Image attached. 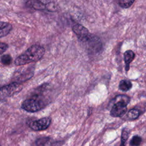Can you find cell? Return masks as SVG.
I'll return each instance as SVG.
<instances>
[{"mask_svg": "<svg viewBox=\"0 0 146 146\" xmlns=\"http://www.w3.org/2000/svg\"><path fill=\"white\" fill-rule=\"evenodd\" d=\"M44 53L45 50L43 47L38 44L33 45L24 53L18 56L14 63L17 66H22L37 62L43 57Z\"/></svg>", "mask_w": 146, "mask_h": 146, "instance_id": "cell-1", "label": "cell"}, {"mask_svg": "<svg viewBox=\"0 0 146 146\" xmlns=\"http://www.w3.org/2000/svg\"><path fill=\"white\" fill-rule=\"evenodd\" d=\"M130 102L129 96L125 95H119L114 98L113 105L111 110L110 115L112 117H121L125 113L127 106Z\"/></svg>", "mask_w": 146, "mask_h": 146, "instance_id": "cell-2", "label": "cell"}, {"mask_svg": "<svg viewBox=\"0 0 146 146\" xmlns=\"http://www.w3.org/2000/svg\"><path fill=\"white\" fill-rule=\"evenodd\" d=\"M47 104V102L43 97L39 95H35L33 97L26 99L22 103L21 107L23 110L30 112H38L43 108Z\"/></svg>", "mask_w": 146, "mask_h": 146, "instance_id": "cell-3", "label": "cell"}, {"mask_svg": "<svg viewBox=\"0 0 146 146\" xmlns=\"http://www.w3.org/2000/svg\"><path fill=\"white\" fill-rule=\"evenodd\" d=\"M22 89V84L15 82L0 88V102L5 101L7 98L18 94Z\"/></svg>", "mask_w": 146, "mask_h": 146, "instance_id": "cell-4", "label": "cell"}, {"mask_svg": "<svg viewBox=\"0 0 146 146\" xmlns=\"http://www.w3.org/2000/svg\"><path fill=\"white\" fill-rule=\"evenodd\" d=\"M51 123L50 117H44L38 120L30 121L29 125L34 131H42L47 129Z\"/></svg>", "mask_w": 146, "mask_h": 146, "instance_id": "cell-5", "label": "cell"}, {"mask_svg": "<svg viewBox=\"0 0 146 146\" xmlns=\"http://www.w3.org/2000/svg\"><path fill=\"white\" fill-rule=\"evenodd\" d=\"M72 29L74 34L81 42L85 40L91 35L88 30L86 27L79 23L75 24L72 26Z\"/></svg>", "mask_w": 146, "mask_h": 146, "instance_id": "cell-6", "label": "cell"}, {"mask_svg": "<svg viewBox=\"0 0 146 146\" xmlns=\"http://www.w3.org/2000/svg\"><path fill=\"white\" fill-rule=\"evenodd\" d=\"M34 71L30 70H21L17 71L15 72V74L14 75V79L15 80V82L19 83L22 82H24L25 80H28L29 78H30L33 75Z\"/></svg>", "mask_w": 146, "mask_h": 146, "instance_id": "cell-7", "label": "cell"}, {"mask_svg": "<svg viewBox=\"0 0 146 146\" xmlns=\"http://www.w3.org/2000/svg\"><path fill=\"white\" fill-rule=\"evenodd\" d=\"M48 2L46 3L42 0H26V4L30 7L38 10H47Z\"/></svg>", "mask_w": 146, "mask_h": 146, "instance_id": "cell-8", "label": "cell"}, {"mask_svg": "<svg viewBox=\"0 0 146 146\" xmlns=\"http://www.w3.org/2000/svg\"><path fill=\"white\" fill-rule=\"evenodd\" d=\"M12 29L10 23L6 22L0 21V38L6 36Z\"/></svg>", "mask_w": 146, "mask_h": 146, "instance_id": "cell-9", "label": "cell"}, {"mask_svg": "<svg viewBox=\"0 0 146 146\" xmlns=\"http://www.w3.org/2000/svg\"><path fill=\"white\" fill-rule=\"evenodd\" d=\"M135 54L132 50H127L124 53V60L125 64V70L128 71L129 69V64L135 58Z\"/></svg>", "mask_w": 146, "mask_h": 146, "instance_id": "cell-10", "label": "cell"}, {"mask_svg": "<svg viewBox=\"0 0 146 146\" xmlns=\"http://www.w3.org/2000/svg\"><path fill=\"white\" fill-rule=\"evenodd\" d=\"M37 146H53L54 142L53 140L50 137H41L36 141Z\"/></svg>", "mask_w": 146, "mask_h": 146, "instance_id": "cell-11", "label": "cell"}, {"mask_svg": "<svg viewBox=\"0 0 146 146\" xmlns=\"http://www.w3.org/2000/svg\"><path fill=\"white\" fill-rule=\"evenodd\" d=\"M132 87V83L131 81L127 79L121 80L119 84V88L124 92L129 90Z\"/></svg>", "mask_w": 146, "mask_h": 146, "instance_id": "cell-12", "label": "cell"}, {"mask_svg": "<svg viewBox=\"0 0 146 146\" xmlns=\"http://www.w3.org/2000/svg\"><path fill=\"white\" fill-rule=\"evenodd\" d=\"M140 111L136 108H133L130 110L127 113V117L129 120H133L136 119L140 115Z\"/></svg>", "mask_w": 146, "mask_h": 146, "instance_id": "cell-13", "label": "cell"}, {"mask_svg": "<svg viewBox=\"0 0 146 146\" xmlns=\"http://www.w3.org/2000/svg\"><path fill=\"white\" fill-rule=\"evenodd\" d=\"M135 0H119V6L124 9L129 7L134 2Z\"/></svg>", "mask_w": 146, "mask_h": 146, "instance_id": "cell-14", "label": "cell"}, {"mask_svg": "<svg viewBox=\"0 0 146 146\" xmlns=\"http://www.w3.org/2000/svg\"><path fill=\"white\" fill-rule=\"evenodd\" d=\"M141 137L138 135H135L132 137L130 140L129 144L131 146H139L141 142Z\"/></svg>", "mask_w": 146, "mask_h": 146, "instance_id": "cell-15", "label": "cell"}, {"mask_svg": "<svg viewBox=\"0 0 146 146\" xmlns=\"http://www.w3.org/2000/svg\"><path fill=\"white\" fill-rule=\"evenodd\" d=\"M1 61L5 65H9L12 62V58L9 54L3 55L1 57Z\"/></svg>", "mask_w": 146, "mask_h": 146, "instance_id": "cell-16", "label": "cell"}, {"mask_svg": "<svg viewBox=\"0 0 146 146\" xmlns=\"http://www.w3.org/2000/svg\"><path fill=\"white\" fill-rule=\"evenodd\" d=\"M128 137V132L125 129H123L121 132V144L120 146H125V142Z\"/></svg>", "mask_w": 146, "mask_h": 146, "instance_id": "cell-17", "label": "cell"}, {"mask_svg": "<svg viewBox=\"0 0 146 146\" xmlns=\"http://www.w3.org/2000/svg\"><path fill=\"white\" fill-rule=\"evenodd\" d=\"M8 46L5 43L0 42V55L2 54L7 49Z\"/></svg>", "mask_w": 146, "mask_h": 146, "instance_id": "cell-18", "label": "cell"}]
</instances>
